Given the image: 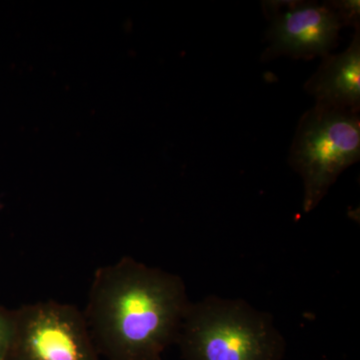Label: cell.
I'll use <instances>...</instances> for the list:
<instances>
[{
    "label": "cell",
    "mask_w": 360,
    "mask_h": 360,
    "mask_svg": "<svg viewBox=\"0 0 360 360\" xmlns=\"http://www.w3.org/2000/svg\"><path fill=\"white\" fill-rule=\"evenodd\" d=\"M181 277L132 257L96 270L84 312L108 360H162L191 305Z\"/></svg>",
    "instance_id": "obj_1"
},
{
    "label": "cell",
    "mask_w": 360,
    "mask_h": 360,
    "mask_svg": "<svg viewBox=\"0 0 360 360\" xmlns=\"http://www.w3.org/2000/svg\"><path fill=\"white\" fill-rule=\"evenodd\" d=\"M175 345L182 360H283L286 350L271 315L217 295L191 303Z\"/></svg>",
    "instance_id": "obj_2"
},
{
    "label": "cell",
    "mask_w": 360,
    "mask_h": 360,
    "mask_svg": "<svg viewBox=\"0 0 360 360\" xmlns=\"http://www.w3.org/2000/svg\"><path fill=\"white\" fill-rule=\"evenodd\" d=\"M359 113L314 106L302 116L290 163L302 179L305 212L319 205L341 172L359 161Z\"/></svg>",
    "instance_id": "obj_3"
},
{
    "label": "cell",
    "mask_w": 360,
    "mask_h": 360,
    "mask_svg": "<svg viewBox=\"0 0 360 360\" xmlns=\"http://www.w3.org/2000/svg\"><path fill=\"white\" fill-rule=\"evenodd\" d=\"M8 360H101L84 314L68 303L47 300L15 312Z\"/></svg>",
    "instance_id": "obj_4"
},
{
    "label": "cell",
    "mask_w": 360,
    "mask_h": 360,
    "mask_svg": "<svg viewBox=\"0 0 360 360\" xmlns=\"http://www.w3.org/2000/svg\"><path fill=\"white\" fill-rule=\"evenodd\" d=\"M270 20L269 41L262 58L269 61L279 56L311 59L328 56L335 46L342 27L328 2H264Z\"/></svg>",
    "instance_id": "obj_5"
},
{
    "label": "cell",
    "mask_w": 360,
    "mask_h": 360,
    "mask_svg": "<svg viewBox=\"0 0 360 360\" xmlns=\"http://www.w3.org/2000/svg\"><path fill=\"white\" fill-rule=\"evenodd\" d=\"M315 106L359 113L360 108V33L340 54L323 56L316 72L304 85Z\"/></svg>",
    "instance_id": "obj_6"
},
{
    "label": "cell",
    "mask_w": 360,
    "mask_h": 360,
    "mask_svg": "<svg viewBox=\"0 0 360 360\" xmlns=\"http://www.w3.org/2000/svg\"><path fill=\"white\" fill-rule=\"evenodd\" d=\"M333 13L338 16L342 26H354L359 28L360 2L359 0H338L326 1Z\"/></svg>",
    "instance_id": "obj_7"
},
{
    "label": "cell",
    "mask_w": 360,
    "mask_h": 360,
    "mask_svg": "<svg viewBox=\"0 0 360 360\" xmlns=\"http://www.w3.org/2000/svg\"><path fill=\"white\" fill-rule=\"evenodd\" d=\"M15 333V312L0 309V360H8Z\"/></svg>",
    "instance_id": "obj_8"
}]
</instances>
